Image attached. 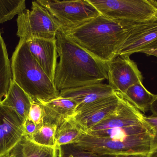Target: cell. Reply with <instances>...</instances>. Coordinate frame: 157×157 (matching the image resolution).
<instances>
[{
  "label": "cell",
  "mask_w": 157,
  "mask_h": 157,
  "mask_svg": "<svg viewBox=\"0 0 157 157\" xmlns=\"http://www.w3.org/2000/svg\"><path fill=\"white\" fill-rule=\"evenodd\" d=\"M148 1L155 7L157 8V1L156 0H148Z\"/></svg>",
  "instance_id": "31"
},
{
  "label": "cell",
  "mask_w": 157,
  "mask_h": 157,
  "mask_svg": "<svg viewBox=\"0 0 157 157\" xmlns=\"http://www.w3.org/2000/svg\"><path fill=\"white\" fill-rule=\"evenodd\" d=\"M146 121L155 130L157 129V116H151L145 117Z\"/></svg>",
  "instance_id": "27"
},
{
  "label": "cell",
  "mask_w": 157,
  "mask_h": 157,
  "mask_svg": "<svg viewBox=\"0 0 157 157\" xmlns=\"http://www.w3.org/2000/svg\"><path fill=\"white\" fill-rule=\"evenodd\" d=\"M24 123L13 109L0 103V156L9 153L24 136Z\"/></svg>",
  "instance_id": "12"
},
{
  "label": "cell",
  "mask_w": 157,
  "mask_h": 157,
  "mask_svg": "<svg viewBox=\"0 0 157 157\" xmlns=\"http://www.w3.org/2000/svg\"><path fill=\"white\" fill-rule=\"evenodd\" d=\"M147 155L143 154H128V155H118L115 156L114 157H147Z\"/></svg>",
  "instance_id": "29"
},
{
  "label": "cell",
  "mask_w": 157,
  "mask_h": 157,
  "mask_svg": "<svg viewBox=\"0 0 157 157\" xmlns=\"http://www.w3.org/2000/svg\"><path fill=\"white\" fill-rule=\"evenodd\" d=\"M32 100L12 80L9 90L1 104L12 108L24 122L28 118Z\"/></svg>",
  "instance_id": "16"
},
{
  "label": "cell",
  "mask_w": 157,
  "mask_h": 157,
  "mask_svg": "<svg viewBox=\"0 0 157 157\" xmlns=\"http://www.w3.org/2000/svg\"><path fill=\"white\" fill-rule=\"evenodd\" d=\"M154 136V135L145 134L121 141L84 133L78 142L73 144L99 155L116 156L139 154L147 155Z\"/></svg>",
  "instance_id": "6"
},
{
  "label": "cell",
  "mask_w": 157,
  "mask_h": 157,
  "mask_svg": "<svg viewBox=\"0 0 157 157\" xmlns=\"http://www.w3.org/2000/svg\"><path fill=\"white\" fill-rule=\"evenodd\" d=\"M120 102V96L114 95L89 104L76 112L73 120L84 133L109 116L116 110Z\"/></svg>",
  "instance_id": "11"
},
{
  "label": "cell",
  "mask_w": 157,
  "mask_h": 157,
  "mask_svg": "<svg viewBox=\"0 0 157 157\" xmlns=\"http://www.w3.org/2000/svg\"><path fill=\"white\" fill-rule=\"evenodd\" d=\"M37 1L48 10L60 30L64 33L76 28L100 14L89 0Z\"/></svg>",
  "instance_id": "7"
},
{
  "label": "cell",
  "mask_w": 157,
  "mask_h": 157,
  "mask_svg": "<svg viewBox=\"0 0 157 157\" xmlns=\"http://www.w3.org/2000/svg\"><path fill=\"white\" fill-rule=\"evenodd\" d=\"M157 49V21L134 24L117 53V55H128Z\"/></svg>",
  "instance_id": "10"
},
{
  "label": "cell",
  "mask_w": 157,
  "mask_h": 157,
  "mask_svg": "<svg viewBox=\"0 0 157 157\" xmlns=\"http://www.w3.org/2000/svg\"><path fill=\"white\" fill-rule=\"evenodd\" d=\"M118 93L120 102L116 110L85 134L121 141L143 135H155V129L146 121L145 116Z\"/></svg>",
  "instance_id": "4"
},
{
  "label": "cell",
  "mask_w": 157,
  "mask_h": 157,
  "mask_svg": "<svg viewBox=\"0 0 157 157\" xmlns=\"http://www.w3.org/2000/svg\"><path fill=\"white\" fill-rule=\"evenodd\" d=\"M25 9V0H0V24L11 20Z\"/></svg>",
  "instance_id": "22"
},
{
  "label": "cell",
  "mask_w": 157,
  "mask_h": 157,
  "mask_svg": "<svg viewBox=\"0 0 157 157\" xmlns=\"http://www.w3.org/2000/svg\"><path fill=\"white\" fill-rule=\"evenodd\" d=\"M58 157H114L115 156L95 154L75 146L73 144L61 146L58 149Z\"/></svg>",
  "instance_id": "23"
},
{
  "label": "cell",
  "mask_w": 157,
  "mask_h": 157,
  "mask_svg": "<svg viewBox=\"0 0 157 157\" xmlns=\"http://www.w3.org/2000/svg\"><path fill=\"white\" fill-rule=\"evenodd\" d=\"M56 41L59 61L53 83L59 92L108 79L106 63L93 57L65 33L60 30Z\"/></svg>",
  "instance_id": "1"
},
{
  "label": "cell",
  "mask_w": 157,
  "mask_h": 157,
  "mask_svg": "<svg viewBox=\"0 0 157 157\" xmlns=\"http://www.w3.org/2000/svg\"><path fill=\"white\" fill-rule=\"evenodd\" d=\"M115 90L109 84L102 83L61 90L59 96L71 99L77 105L76 112L79 109L104 98L114 95Z\"/></svg>",
  "instance_id": "14"
},
{
  "label": "cell",
  "mask_w": 157,
  "mask_h": 157,
  "mask_svg": "<svg viewBox=\"0 0 157 157\" xmlns=\"http://www.w3.org/2000/svg\"><path fill=\"white\" fill-rule=\"evenodd\" d=\"M84 133L82 129L73 120L65 123L57 129L56 148L58 149L61 146L75 143Z\"/></svg>",
  "instance_id": "20"
},
{
  "label": "cell",
  "mask_w": 157,
  "mask_h": 157,
  "mask_svg": "<svg viewBox=\"0 0 157 157\" xmlns=\"http://www.w3.org/2000/svg\"><path fill=\"white\" fill-rule=\"evenodd\" d=\"M150 111L152 113L153 116H157V95H155V98L151 104Z\"/></svg>",
  "instance_id": "28"
},
{
  "label": "cell",
  "mask_w": 157,
  "mask_h": 157,
  "mask_svg": "<svg viewBox=\"0 0 157 157\" xmlns=\"http://www.w3.org/2000/svg\"><path fill=\"white\" fill-rule=\"evenodd\" d=\"M11 65L13 81L32 100L47 101L59 96L54 83L32 56L23 40H19L12 55Z\"/></svg>",
  "instance_id": "3"
},
{
  "label": "cell",
  "mask_w": 157,
  "mask_h": 157,
  "mask_svg": "<svg viewBox=\"0 0 157 157\" xmlns=\"http://www.w3.org/2000/svg\"><path fill=\"white\" fill-rule=\"evenodd\" d=\"M12 80L11 62L6 45L0 33V103L6 96Z\"/></svg>",
  "instance_id": "19"
},
{
  "label": "cell",
  "mask_w": 157,
  "mask_h": 157,
  "mask_svg": "<svg viewBox=\"0 0 157 157\" xmlns=\"http://www.w3.org/2000/svg\"><path fill=\"white\" fill-rule=\"evenodd\" d=\"M17 35L26 41L34 38H56L59 27L48 10L37 1H33L30 10L25 9L17 18Z\"/></svg>",
  "instance_id": "8"
},
{
  "label": "cell",
  "mask_w": 157,
  "mask_h": 157,
  "mask_svg": "<svg viewBox=\"0 0 157 157\" xmlns=\"http://www.w3.org/2000/svg\"><path fill=\"white\" fill-rule=\"evenodd\" d=\"M101 15L123 25L157 21V8L148 0H89Z\"/></svg>",
  "instance_id": "5"
},
{
  "label": "cell",
  "mask_w": 157,
  "mask_h": 157,
  "mask_svg": "<svg viewBox=\"0 0 157 157\" xmlns=\"http://www.w3.org/2000/svg\"><path fill=\"white\" fill-rule=\"evenodd\" d=\"M26 42L32 56L53 82L59 57L56 38H34Z\"/></svg>",
  "instance_id": "13"
},
{
  "label": "cell",
  "mask_w": 157,
  "mask_h": 157,
  "mask_svg": "<svg viewBox=\"0 0 157 157\" xmlns=\"http://www.w3.org/2000/svg\"><path fill=\"white\" fill-rule=\"evenodd\" d=\"M155 136L152 141L151 149L147 157H157V129L155 130Z\"/></svg>",
  "instance_id": "26"
},
{
  "label": "cell",
  "mask_w": 157,
  "mask_h": 157,
  "mask_svg": "<svg viewBox=\"0 0 157 157\" xmlns=\"http://www.w3.org/2000/svg\"><path fill=\"white\" fill-rule=\"evenodd\" d=\"M43 108V123L55 124L58 127L71 120L76 113L77 105L73 100L59 96L47 101H37Z\"/></svg>",
  "instance_id": "15"
},
{
  "label": "cell",
  "mask_w": 157,
  "mask_h": 157,
  "mask_svg": "<svg viewBox=\"0 0 157 157\" xmlns=\"http://www.w3.org/2000/svg\"><path fill=\"white\" fill-rule=\"evenodd\" d=\"M132 25H123L100 14L65 33L93 57L106 63L116 56Z\"/></svg>",
  "instance_id": "2"
},
{
  "label": "cell",
  "mask_w": 157,
  "mask_h": 157,
  "mask_svg": "<svg viewBox=\"0 0 157 157\" xmlns=\"http://www.w3.org/2000/svg\"><path fill=\"white\" fill-rule=\"evenodd\" d=\"M144 53L147 55H153L157 57V49L145 52Z\"/></svg>",
  "instance_id": "30"
},
{
  "label": "cell",
  "mask_w": 157,
  "mask_h": 157,
  "mask_svg": "<svg viewBox=\"0 0 157 157\" xmlns=\"http://www.w3.org/2000/svg\"><path fill=\"white\" fill-rule=\"evenodd\" d=\"M57 129L58 126L55 124L43 123L39 125L36 132L29 139L41 145L56 148Z\"/></svg>",
  "instance_id": "21"
},
{
  "label": "cell",
  "mask_w": 157,
  "mask_h": 157,
  "mask_svg": "<svg viewBox=\"0 0 157 157\" xmlns=\"http://www.w3.org/2000/svg\"><path fill=\"white\" fill-rule=\"evenodd\" d=\"M106 65L109 85L116 92L123 95L131 86L143 83L142 73L128 55H117Z\"/></svg>",
  "instance_id": "9"
},
{
  "label": "cell",
  "mask_w": 157,
  "mask_h": 157,
  "mask_svg": "<svg viewBox=\"0 0 157 157\" xmlns=\"http://www.w3.org/2000/svg\"><path fill=\"white\" fill-rule=\"evenodd\" d=\"M0 157H12V156L10 155V154L8 153L7 154H6V155H3L1 156Z\"/></svg>",
  "instance_id": "32"
},
{
  "label": "cell",
  "mask_w": 157,
  "mask_h": 157,
  "mask_svg": "<svg viewBox=\"0 0 157 157\" xmlns=\"http://www.w3.org/2000/svg\"><path fill=\"white\" fill-rule=\"evenodd\" d=\"M28 119L32 121L38 126L43 123L44 111L42 106L39 102L32 100Z\"/></svg>",
  "instance_id": "24"
},
{
  "label": "cell",
  "mask_w": 157,
  "mask_h": 157,
  "mask_svg": "<svg viewBox=\"0 0 157 157\" xmlns=\"http://www.w3.org/2000/svg\"><path fill=\"white\" fill-rule=\"evenodd\" d=\"M58 151L55 147L38 144L24 135L9 153L12 157H58Z\"/></svg>",
  "instance_id": "17"
},
{
  "label": "cell",
  "mask_w": 157,
  "mask_h": 157,
  "mask_svg": "<svg viewBox=\"0 0 157 157\" xmlns=\"http://www.w3.org/2000/svg\"><path fill=\"white\" fill-rule=\"evenodd\" d=\"M121 95L134 107L144 113L150 110L155 96L145 88L142 82L131 86L124 94Z\"/></svg>",
  "instance_id": "18"
},
{
  "label": "cell",
  "mask_w": 157,
  "mask_h": 157,
  "mask_svg": "<svg viewBox=\"0 0 157 157\" xmlns=\"http://www.w3.org/2000/svg\"><path fill=\"white\" fill-rule=\"evenodd\" d=\"M38 126L30 120L27 119L24 123V135L30 139L38 130Z\"/></svg>",
  "instance_id": "25"
}]
</instances>
